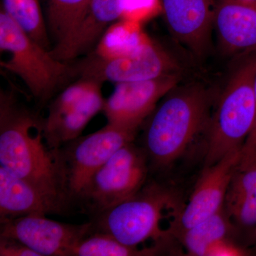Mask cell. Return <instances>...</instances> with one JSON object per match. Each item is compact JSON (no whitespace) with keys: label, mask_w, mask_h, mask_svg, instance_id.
<instances>
[{"label":"cell","mask_w":256,"mask_h":256,"mask_svg":"<svg viewBox=\"0 0 256 256\" xmlns=\"http://www.w3.org/2000/svg\"><path fill=\"white\" fill-rule=\"evenodd\" d=\"M0 164L68 212L74 208L60 149L47 142L44 118L4 90L0 92Z\"/></svg>","instance_id":"obj_1"},{"label":"cell","mask_w":256,"mask_h":256,"mask_svg":"<svg viewBox=\"0 0 256 256\" xmlns=\"http://www.w3.org/2000/svg\"><path fill=\"white\" fill-rule=\"evenodd\" d=\"M212 96L200 84L174 88L149 116L142 148L150 166L162 169L180 158L210 124Z\"/></svg>","instance_id":"obj_2"},{"label":"cell","mask_w":256,"mask_h":256,"mask_svg":"<svg viewBox=\"0 0 256 256\" xmlns=\"http://www.w3.org/2000/svg\"><path fill=\"white\" fill-rule=\"evenodd\" d=\"M0 66L18 76L38 105H44L70 77L75 67L50 54L1 9Z\"/></svg>","instance_id":"obj_3"},{"label":"cell","mask_w":256,"mask_h":256,"mask_svg":"<svg viewBox=\"0 0 256 256\" xmlns=\"http://www.w3.org/2000/svg\"><path fill=\"white\" fill-rule=\"evenodd\" d=\"M256 75V52L236 70L210 118L204 168L230 152L242 150L255 122Z\"/></svg>","instance_id":"obj_4"},{"label":"cell","mask_w":256,"mask_h":256,"mask_svg":"<svg viewBox=\"0 0 256 256\" xmlns=\"http://www.w3.org/2000/svg\"><path fill=\"white\" fill-rule=\"evenodd\" d=\"M174 196L158 184H144L136 195L90 218L92 232L108 234L128 246L139 248L148 240L159 250L172 235L162 228Z\"/></svg>","instance_id":"obj_5"},{"label":"cell","mask_w":256,"mask_h":256,"mask_svg":"<svg viewBox=\"0 0 256 256\" xmlns=\"http://www.w3.org/2000/svg\"><path fill=\"white\" fill-rule=\"evenodd\" d=\"M134 142V141H133ZM130 142L94 173L76 200L90 218L136 195L146 184L149 160L142 146Z\"/></svg>","instance_id":"obj_6"},{"label":"cell","mask_w":256,"mask_h":256,"mask_svg":"<svg viewBox=\"0 0 256 256\" xmlns=\"http://www.w3.org/2000/svg\"><path fill=\"white\" fill-rule=\"evenodd\" d=\"M76 64V72L80 78L101 84L138 82L180 74V66L174 58L142 36L116 54H90Z\"/></svg>","instance_id":"obj_7"},{"label":"cell","mask_w":256,"mask_h":256,"mask_svg":"<svg viewBox=\"0 0 256 256\" xmlns=\"http://www.w3.org/2000/svg\"><path fill=\"white\" fill-rule=\"evenodd\" d=\"M102 84L80 78L50 101L48 114L44 118V132L52 148L60 150L80 137L92 118L102 111L106 100L101 92Z\"/></svg>","instance_id":"obj_8"},{"label":"cell","mask_w":256,"mask_h":256,"mask_svg":"<svg viewBox=\"0 0 256 256\" xmlns=\"http://www.w3.org/2000/svg\"><path fill=\"white\" fill-rule=\"evenodd\" d=\"M136 133L108 124L97 132L80 136L60 148L68 195L74 206L94 173L122 146L133 142Z\"/></svg>","instance_id":"obj_9"},{"label":"cell","mask_w":256,"mask_h":256,"mask_svg":"<svg viewBox=\"0 0 256 256\" xmlns=\"http://www.w3.org/2000/svg\"><path fill=\"white\" fill-rule=\"evenodd\" d=\"M40 214L3 220L0 236L16 239L40 256H70L74 248L92 232V222L70 224Z\"/></svg>","instance_id":"obj_10"},{"label":"cell","mask_w":256,"mask_h":256,"mask_svg":"<svg viewBox=\"0 0 256 256\" xmlns=\"http://www.w3.org/2000/svg\"><path fill=\"white\" fill-rule=\"evenodd\" d=\"M180 82L178 74L116 84L102 109L108 124L137 132L158 102L178 86Z\"/></svg>","instance_id":"obj_11"},{"label":"cell","mask_w":256,"mask_h":256,"mask_svg":"<svg viewBox=\"0 0 256 256\" xmlns=\"http://www.w3.org/2000/svg\"><path fill=\"white\" fill-rule=\"evenodd\" d=\"M242 153V150L230 152L214 164L205 168L188 203L172 222V234L174 230L181 233L223 210Z\"/></svg>","instance_id":"obj_12"},{"label":"cell","mask_w":256,"mask_h":256,"mask_svg":"<svg viewBox=\"0 0 256 256\" xmlns=\"http://www.w3.org/2000/svg\"><path fill=\"white\" fill-rule=\"evenodd\" d=\"M170 31L196 56L204 53L214 26L213 0H162Z\"/></svg>","instance_id":"obj_13"},{"label":"cell","mask_w":256,"mask_h":256,"mask_svg":"<svg viewBox=\"0 0 256 256\" xmlns=\"http://www.w3.org/2000/svg\"><path fill=\"white\" fill-rule=\"evenodd\" d=\"M126 0H92L86 13L68 38L55 45L50 54L68 62L89 53L106 28L124 15Z\"/></svg>","instance_id":"obj_14"},{"label":"cell","mask_w":256,"mask_h":256,"mask_svg":"<svg viewBox=\"0 0 256 256\" xmlns=\"http://www.w3.org/2000/svg\"><path fill=\"white\" fill-rule=\"evenodd\" d=\"M214 26L226 52H256V0H222L215 10Z\"/></svg>","instance_id":"obj_15"},{"label":"cell","mask_w":256,"mask_h":256,"mask_svg":"<svg viewBox=\"0 0 256 256\" xmlns=\"http://www.w3.org/2000/svg\"><path fill=\"white\" fill-rule=\"evenodd\" d=\"M68 212L31 184L0 166V222L32 214H63Z\"/></svg>","instance_id":"obj_16"},{"label":"cell","mask_w":256,"mask_h":256,"mask_svg":"<svg viewBox=\"0 0 256 256\" xmlns=\"http://www.w3.org/2000/svg\"><path fill=\"white\" fill-rule=\"evenodd\" d=\"M92 0H47L46 24L56 44L70 36L88 9Z\"/></svg>","instance_id":"obj_17"},{"label":"cell","mask_w":256,"mask_h":256,"mask_svg":"<svg viewBox=\"0 0 256 256\" xmlns=\"http://www.w3.org/2000/svg\"><path fill=\"white\" fill-rule=\"evenodd\" d=\"M1 9L24 31L47 50L50 48V35L46 18L38 0H2Z\"/></svg>","instance_id":"obj_18"},{"label":"cell","mask_w":256,"mask_h":256,"mask_svg":"<svg viewBox=\"0 0 256 256\" xmlns=\"http://www.w3.org/2000/svg\"><path fill=\"white\" fill-rule=\"evenodd\" d=\"M229 229L228 218L222 210L178 234L190 255L205 256L215 242L226 238Z\"/></svg>","instance_id":"obj_19"},{"label":"cell","mask_w":256,"mask_h":256,"mask_svg":"<svg viewBox=\"0 0 256 256\" xmlns=\"http://www.w3.org/2000/svg\"><path fill=\"white\" fill-rule=\"evenodd\" d=\"M158 252L154 247H130L108 234L90 232L74 248L70 256H154Z\"/></svg>","instance_id":"obj_20"},{"label":"cell","mask_w":256,"mask_h":256,"mask_svg":"<svg viewBox=\"0 0 256 256\" xmlns=\"http://www.w3.org/2000/svg\"><path fill=\"white\" fill-rule=\"evenodd\" d=\"M227 214L244 228L256 230V200L227 192L225 198Z\"/></svg>","instance_id":"obj_21"},{"label":"cell","mask_w":256,"mask_h":256,"mask_svg":"<svg viewBox=\"0 0 256 256\" xmlns=\"http://www.w3.org/2000/svg\"><path fill=\"white\" fill-rule=\"evenodd\" d=\"M228 191L256 200V164L236 170Z\"/></svg>","instance_id":"obj_22"},{"label":"cell","mask_w":256,"mask_h":256,"mask_svg":"<svg viewBox=\"0 0 256 256\" xmlns=\"http://www.w3.org/2000/svg\"><path fill=\"white\" fill-rule=\"evenodd\" d=\"M254 90L256 101V75L254 82ZM256 164V116L252 132L248 137L242 149V158L238 169L244 170Z\"/></svg>","instance_id":"obj_23"},{"label":"cell","mask_w":256,"mask_h":256,"mask_svg":"<svg viewBox=\"0 0 256 256\" xmlns=\"http://www.w3.org/2000/svg\"><path fill=\"white\" fill-rule=\"evenodd\" d=\"M0 256H40L23 242L0 236Z\"/></svg>","instance_id":"obj_24"},{"label":"cell","mask_w":256,"mask_h":256,"mask_svg":"<svg viewBox=\"0 0 256 256\" xmlns=\"http://www.w3.org/2000/svg\"><path fill=\"white\" fill-rule=\"evenodd\" d=\"M244 255V250L229 242L226 238L215 242L208 249L206 256H234Z\"/></svg>","instance_id":"obj_25"}]
</instances>
